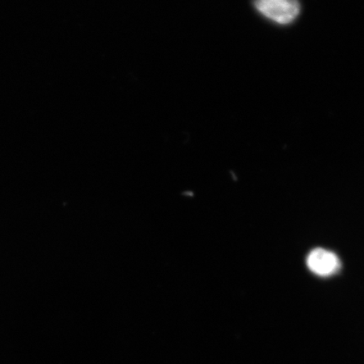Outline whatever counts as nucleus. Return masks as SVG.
<instances>
[{"instance_id":"nucleus-1","label":"nucleus","mask_w":364,"mask_h":364,"mask_svg":"<svg viewBox=\"0 0 364 364\" xmlns=\"http://www.w3.org/2000/svg\"><path fill=\"white\" fill-rule=\"evenodd\" d=\"M255 7L262 16L280 25H288L298 17V0H255Z\"/></svg>"},{"instance_id":"nucleus-2","label":"nucleus","mask_w":364,"mask_h":364,"mask_svg":"<svg viewBox=\"0 0 364 364\" xmlns=\"http://www.w3.org/2000/svg\"><path fill=\"white\" fill-rule=\"evenodd\" d=\"M309 269L321 277H328L340 269L338 256L325 249L317 248L309 254L306 260Z\"/></svg>"}]
</instances>
